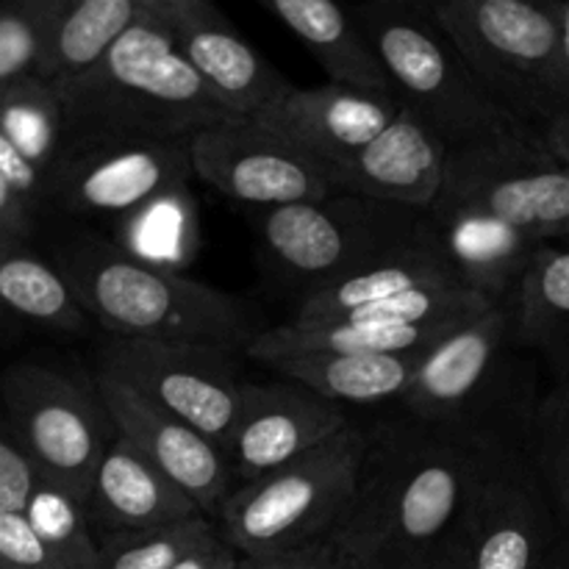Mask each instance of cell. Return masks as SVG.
I'll list each match as a JSON object with an SVG mask.
<instances>
[{"label":"cell","instance_id":"6da1fadb","mask_svg":"<svg viewBox=\"0 0 569 569\" xmlns=\"http://www.w3.org/2000/svg\"><path fill=\"white\" fill-rule=\"evenodd\" d=\"M53 89L64 106L67 153L120 142L189 144L233 117L183 59L156 0H144L142 17L92 72Z\"/></svg>","mask_w":569,"mask_h":569},{"label":"cell","instance_id":"7a4b0ae2","mask_svg":"<svg viewBox=\"0 0 569 569\" xmlns=\"http://www.w3.org/2000/svg\"><path fill=\"white\" fill-rule=\"evenodd\" d=\"M489 450L417 417H392L367 428L359 498L337 531L342 550L392 548L411 553L450 533L470 500Z\"/></svg>","mask_w":569,"mask_h":569},{"label":"cell","instance_id":"3957f363","mask_svg":"<svg viewBox=\"0 0 569 569\" xmlns=\"http://www.w3.org/2000/svg\"><path fill=\"white\" fill-rule=\"evenodd\" d=\"M56 267L83 311L109 337L200 345L248 356L250 345L264 331L244 300L192 281L183 272L128 259L111 239L98 233L67 239Z\"/></svg>","mask_w":569,"mask_h":569},{"label":"cell","instance_id":"277c9868","mask_svg":"<svg viewBox=\"0 0 569 569\" xmlns=\"http://www.w3.org/2000/svg\"><path fill=\"white\" fill-rule=\"evenodd\" d=\"M533 359L517 339L509 300L495 303L426 350L400 409L489 450H528L542 400Z\"/></svg>","mask_w":569,"mask_h":569},{"label":"cell","instance_id":"5b68a950","mask_svg":"<svg viewBox=\"0 0 569 569\" xmlns=\"http://www.w3.org/2000/svg\"><path fill=\"white\" fill-rule=\"evenodd\" d=\"M467 67L517 126L542 131L569 109L556 0H431Z\"/></svg>","mask_w":569,"mask_h":569},{"label":"cell","instance_id":"8992f818","mask_svg":"<svg viewBox=\"0 0 569 569\" xmlns=\"http://www.w3.org/2000/svg\"><path fill=\"white\" fill-rule=\"evenodd\" d=\"M403 111L426 122L450 150L498 139L520 128L478 83L431 0H372L353 6Z\"/></svg>","mask_w":569,"mask_h":569},{"label":"cell","instance_id":"52a82bcc","mask_svg":"<svg viewBox=\"0 0 569 569\" xmlns=\"http://www.w3.org/2000/svg\"><path fill=\"white\" fill-rule=\"evenodd\" d=\"M365 456L367 428L353 422L303 459L239 483L217 515V531L239 556L333 539L359 498Z\"/></svg>","mask_w":569,"mask_h":569},{"label":"cell","instance_id":"ba28073f","mask_svg":"<svg viewBox=\"0 0 569 569\" xmlns=\"http://www.w3.org/2000/svg\"><path fill=\"white\" fill-rule=\"evenodd\" d=\"M259 233L272 261L303 287V295L433 239L428 211L348 192L259 211Z\"/></svg>","mask_w":569,"mask_h":569},{"label":"cell","instance_id":"9c48e42d","mask_svg":"<svg viewBox=\"0 0 569 569\" xmlns=\"http://www.w3.org/2000/svg\"><path fill=\"white\" fill-rule=\"evenodd\" d=\"M431 209L478 211L539 242H569V167L550 153L542 131L511 128L489 142L450 150Z\"/></svg>","mask_w":569,"mask_h":569},{"label":"cell","instance_id":"30bf717a","mask_svg":"<svg viewBox=\"0 0 569 569\" xmlns=\"http://www.w3.org/2000/svg\"><path fill=\"white\" fill-rule=\"evenodd\" d=\"M0 403L39 478L87 509L94 472L117 437L98 389L42 365H11L0 372Z\"/></svg>","mask_w":569,"mask_h":569},{"label":"cell","instance_id":"8fae6325","mask_svg":"<svg viewBox=\"0 0 569 569\" xmlns=\"http://www.w3.org/2000/svg\"><path fill=\"white\" fill-rule=\"evenodd\" d=\"M98 365V372L120 378L150 403L198 428L222 450L228 448L248 387L239 356L200 345L109 337Z\"/></svg>","mask_w":569,"mask_h":569},{"label":"cell","instance_id":"7c38bea8","mask_svg":"<svg viewBox=\"0 0 569 569\" xmlns=\"http://www.w3.org/2000/svg\"><path fill=\"white\" fill-rule=\"evenodd\" d=\"M453 531L470 569H542L565 537L528 450H503L483 465Z\"/></svg>","mask_w":569,"mask_h":569},{"label":"cell","instance_id":"4fadbf2b","mask_svg":"<svg viewBox=\"0 0 569 569\" xmlns=\"http://www.w3.org/2000/svg\"><path fill=\"white\" fill-rule=\"evenodd\" d=\"M194 178L253 209L315 203L333 192L320 167L261 126L231 117L203 128L189 142Z\"/></svg>","mask_w":569,"mask_h":569},{"label":"cell","instance_id":"5bb4252c","mask_svg":"<svg viewBox=\"0 0 569 569\" xmlns=\"http://www.w3.org/2000/svg\"><path fill=\"white\" fill-rule=\"evenodd\" d=\"M192 156L181 142H120L70 150L50 176L48 200L72 214L120 217L159 194L192 183Z\"/></svg>","mask_w":569,"mask_h":569},{"label":"cell","instance_id":"9a60e30c","mask_svg":"<svg viewBox=\"0 0 569 569\" xmlns=\"http://www.w3.org/2000/svg\"><path fill=\"white\" fill-rule=\"evenodd\" d=\"M353 426L348 409L298 381H248L237 431L226 453L239 483L259 481Z\"/></svg>","mask_w":569,"mask_h":569},{"label":"cell","instance_id":"2e32d148","mask_svg":"<svg viewBox=\"0 0 569 569\" xmlns=\"http://www.w3.org/2000/svg\"><path fill=\"white\" fill-rule=\"evenodd\" d=\"M94 389L109 409L117 433L131 439L172 483H178L200 506L209 520H217L226 500L239 487L226 450L203 437L198 428L187 426L170 411L133 392L120 378L98 372Z\"/></svg>","mask_w":569,"mask_h":569},{"label":"cell","instance_id":"e0dca14e","mask_svg":"<svg viewBox=\"0 0 569 569\" xmlns=\"http://www.w3.org/2000/svg\"><path fill=\"white\" fill-rule=\"evenodd\" d=\"M156 9L183 59L233 117H259L292 89L211 0H156Z\"/></svg>","mask_w":569,"mask_h":569},{"label":"cell","instance_id":"ac0fdd59","mask_svg":"<svg viewBox=\"0 0 569 569\" xmlns=\"http://www.w3.org/2000/svg\"><path fill=\"white\" fill-rule=\"evenodd\" d=\"M450 148L409 111L367 148L356 150L326 170L333 192L359 194L400 209L431 211L442 192Z\"/></svg>","mask_w":569,"mask_h":569},{"label":"cell","instance_id":"d6986e66","mask_svg":"<svg viewBox=\"0 0 569 569\" xmlns=\"http://www.w3.org/2000/svg\"><path fill=\"white\" fill-rule=\"evenodd\" d=\"M400 111L403 106L392 98L322 83L292 87L253 120L326 170L328 164L348 159L381 137L398 120Z\"/></svg>","mask_w":569,"mask_h":569},{"label":"cell","instance_id":"ffe728a7","mask_svg":"<svg viewBox=\"0 0 569 569\" xmlns=\"http://www.w3.org/2000/svg\"><path fill=\"white\" fill-rule=\"evenodd\" d=\"M87 517L94 537H103L114 531L172 526L206 515L131 439L117 433L94 472Z\"/></svg>","mask_w":569,"mask_h":569},{"label":"cell","instance_id":"44dd1931","mask_svg":"<svg viewBox=\"0 0 569 569\" xmlns=\"http://www.w3.org/2000/svg\"><path fill=\"white\" fill-rule=\"evenodd\" d=\"M428 220L459 281L492 303L511 300L531 261L548 244L478 211L431 209Z\"/></svg>","mask_w":569,"mask_h":569},{"label":"cell","instance_id":"7402d4cb","mask_svg":"<svg viewBox=\"0 0 569 569\" xmlns=\"http://www.w3.org/2000/svg\"><path fill=\"white\" fill-rule=\"evenodd\" d=\"M264 6L315 56L328 83L398 100L392 81L353 11L333 0H267Z\"/></svg>","mask_w":569,"mask_h":569},{"label":"cell","instance_id":"603a6c76","mask_svg":"<svg viewBox=\"0 0 569 569\" xmlns=\"http://www.w3.org/2000/svg\"><path fill=\"white\" fill-rule=\"evenodd\" d=\"M415 289H467L439 250L437 237L420 248L395 256V259L378 261L356 276L339 278L317 292L303 295L292 322L320 326V322L348 320L350 315L367 309V306L381 303L395 295L415 292Z\"/></svg>","mask_w":569,"mask_h":569},{"label":"cell","instance_id":"cb8c5ba5","mask_svg":"<svg viewBox=\"0 0 569 569\" xmlns=\"http://www.w3.org/2000/svg\"><path fill=\"white\" fill-rule=\"evenodd\" d=\"M426 353H295L261 361L339 406L403 400Z\"/></svg>","mask_w":569,"mask_h":569},{"label":"cell","instance_id":"d4e9b609","mask_svg":"<svg viewBox=\"0 0 569 569\" xmlns=\"http://www.w3.org/2000/svg\"><path fill=\"white\" fill-rule=\"evenodd\" d=\"M142 11L144 0H56L37 78L61 87L92 72Z\"/></svg>","mask_w":569,"mask_h":569},{"label":"cell","instance_id":"484cf974","mask_svg":"<svg viewBox=\"0 0 569 569\" xmlns=\"http://www.w3.org/2000/svg\"><path fill=\"white\" fill-rule=\"evenodd\" d=\"M517 339L548 365L556 381L569 378V242L545 244L511 295Z\"/></svg>","mask_w":569,"mask_h":569},{"label":"cell","instance_id":"4316f807","mask_svg":"<svg viewBox=\"0 0 569 569\" xmlns=\"http://www.w3.org/2000/svg\"><path fill=\"white\" fill-rule=\"evenodd\" d=\"M128 259L181 272L200 250V209L192 187H176L131 214L120 217L111 237Z\"/></svg>","mask_w":569,"mask_h":569},{"label":"cell","instance_id":"83f0119b","mask_svg":"<svg viewBox=\"0 0 569 569\" xmlns=\"http://www.w3.org/2000/svg\"><path fill=\"white\" fill-rule=\"evenodd\" d=\"M0 309L61 333H83L89 322L59 267L33 256L22 239L0 237Z\"/></svg>","mask_w":569,"mask_h":569},{"label":"cell","instance_id":"f1b7e54d","mask_svg":"<svg viewBox=\"0 0 569 569\" xmlns=\"http://www.w3.org/2000/svg\"><path fill=\"white\" fill-rule=\"evenodd\" d=\"M0 133L44 176H53L67 153V120L59 92L28 76L0 87Z\"/></svg>","mask_w":569,"mask_h":569},{"label":"cell","instance_id":"f546056e","mask_svg":"<svg viewBox=\"0 0 569 569\" xmlns=\"http://www.w3.org/2000/svg\"><path fill=\"white\" fill-rule=\"evenodd\" d=\"M26 517L64 569H100V542L89 526L87 509L64 489L39 478Z\"/></svg>","mask_w":569,"mask_h":569},{"label":"cell","instance_id":"4dcf8cb0","mask_svg":"<svg viewBox=\"0 0 569 569\" xmlns=\"http://www.w3.org/2000/svg\"><path fill=\"white\" fill-rule=\"evenodd\" d=\"M214 533L217 526L209 517L139 531L103 533L98 537L100 569H172Z\"/></svg>","mask_w":569,"mask_h":569},{"label":"cell","instance_id":"1f68e13d","mask_svg":"<svg viewBox=\"0 0 569 569\" xmlns=\"http://www.w3.org/2000/svg\"><path fill=\"white\" fill-rule=\"evenodd\" d=\"M528 456L559 511L561 526H569V378L556 381L539 400L528 433Z\"/></svg>","mask_w":569,"mask_h":569},{"label":"cell","instance_id":"d6a6232c","mask_svg":"<svg viewBox=\"0 0 569 569\" xmlns=\"http://www.w3.org/2000/svg\"><path fill=\"white\" fill-rule=\"evenodd\" d=\"M56 0H14L0 3V87L37 76L44 31Z\"/></svg>","mask_w":569,"mask_h":569},{"label":"cell","instance_id":"836d02e7","mask_svg":"<svg viewBox=\"0 0 569 569\" xmlns=\"http://www.w3.org/2000/svg\"><path fill=\"white\" fill-rule=\"evenodd\" d=\"M37 487V467L17 442L0 403V515H26Z\"/></svg>","mask_w":569,"mask_h":569},{"label":"cell","instance_id":"e575fe53","mask_svg":"<svg viewBox=\"0 0 569 569\" xmlns=\"http://www.w3.org/2000/svg\"><path fill=\"white\" fill-rule=\"evenodd\" d=\"M0 569H64L26 515H0Z\"/></svg>","mask_w":569,"mask_h":569},{"label":"cell","instance_id":"d590c367","mask_svg":"<svg viewBox=\"0 0 569 569\" xmlns=\"http://www.w3.org/2000/svg\"><path fill=\"white\" fill-rule=\"evenodd\" d=\"M339 565H342V550H339L337 539H326V542L306 545V548L239 556L233 569H339Z\"/></svg>","mask_w":569,"mask_h":569},{"label":"cell","instance_id":"8d00e7d4","mask_svg":"<svg viewBox=\"0 0 569 569\" xmlns=\"http://www.w3.org/2000/svg\"><path fill=\"white\" fill-rule=\"evenodd\" d=\"M0 176L11 183L17 194L28 200V203L37 209L39 203H44L50 194V178L44 172H39L9 139L0 133Z\"/></svg>","mask_w":569,"mask_h":569},{"label":"cell","instance_id":"74e56055","mask_svg":"<svg viewBox=\"0 0 569 569\" xmlns=\"http://www.w3.org/2000/svg\"><path fill=\"white\" fill-rule=\"evenodd\" d=\"M398 569H470L465 545L456 531L411 553H398Z\"/></svg>","mask_w":569,"mask_h":569},{"label":"cell","instance_id":"f35d334b","mask_svg":"<svg viewBox=\"0 0 569 569\" xmlns=\"http://www.w3.org/2000/svg\"><path fill=\"white\" fill-rule=\"evenodd\" d=\"M33 211L37 209L22 194H17L11 183L0 176V237L26 242L33 231Z\"/></svg>","mask_w":569,"mask_h":569},{"label":"cell","instance_id":"ab89813d","mask_svg":"<svg viewBox=\"0 0 569 569\" xmlns=\"http://www.w3.org/2000/svg\"><path fill=\"white\" fill-rule=\"evenodd\" d=\"M239 561V553L220 537V531L209 542L198 545L192 553L183 556L172 569H233Z\"/></svg>","mask_w":569,"mask_h":569},{"label":"cell","instance_id":"60d3db41","mask_svg":"<svg viewBox=\"0 0 569 569\" xmlns=\"http://www.w3.org/2000/svg\"><path fill=\"white\" fill-rule=\"evenodd\" d=\"M339 569H398V553L392 548L342 550V565H339Z\"/></svg>","mask_w":569,"mask_h":569},{"label":"cell","instance_id":"b9f144b4","mask_svg":"<svg viewBox=\"0 0 569 569\" xmlns=\"http://www.w3.org/2000/svg\"><path fill=\"white\" fill-rule=\"evenodd\" d=\"M542 139L550 153L569 167V109L542 128Z\"/></svg>","mask_w":569,"mask_h":569},{"label":"cell","instance_id":"7bdbcfd3","mask_svg":"<svg viewBox=\"0 0 569 569\" xmlns=\"http://www.w3.org/2000/svg\"><path fill=\"white\" fill-rule=\"evenodd\" d=\"M542 569H569V537H561Z\"/></svg>","mask_w":569,"mask_h":569},{"label":"cell","instance_id":"ee69618b","mask_svg":"<svg viewBox=\"0 0 569 569\" xmlns=\"http://www.w3.org/2000/svg\"><path fill=\"white\" fill-rule=\"evenodd\" d=\"M556 14L561 22V37H565V59H567V72H569V3L556 0Z\"/></svg>","mask_w":569,"mask_h":569}]
</instances>
